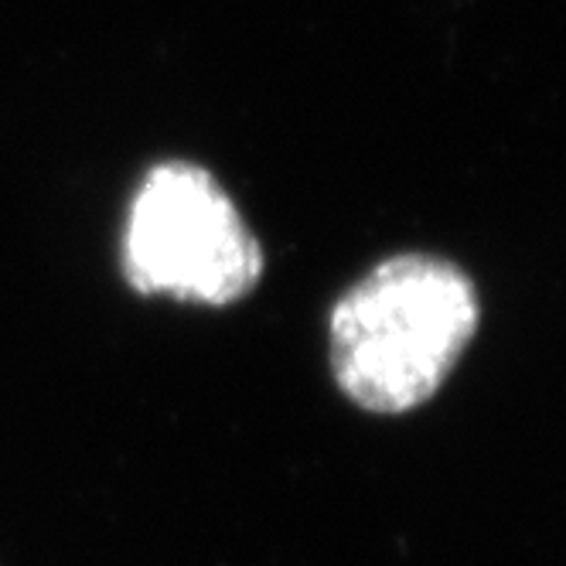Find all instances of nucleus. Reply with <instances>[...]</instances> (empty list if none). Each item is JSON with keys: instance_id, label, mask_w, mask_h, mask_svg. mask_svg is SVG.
<instances>
[{"instance_id": "f03ea898", "label": "nucleus", "mask_w": 566, "mask_h": 566, "mask_svg": "<svg viewBox=\"0 0 566 566\" xmlns=\"http://www.w3.org/2000/svg\"><path fill=\"white\" fill-rule=\"evenodd\" d=\"M124 276L140 297L229 307L260 283L263 247L209 168L160 160L130 201Z\"/></svg>"}, {"instance_id": "f257e3e1", "label": "nucleus", "mask_w": 566, "mask_h": 566, "mask_svg": "<svg viewBox=\"0 0 566 566\" xmlns=\"http://www.w3.org/2000/svg\"><path fill=\"white\" fill-rule=\"evenodd\" d=\"M478 325L468 270L433 253L389 256L332 311V376L358 410L410 413L451 379Z\"/></svg>"}]
</instances>
